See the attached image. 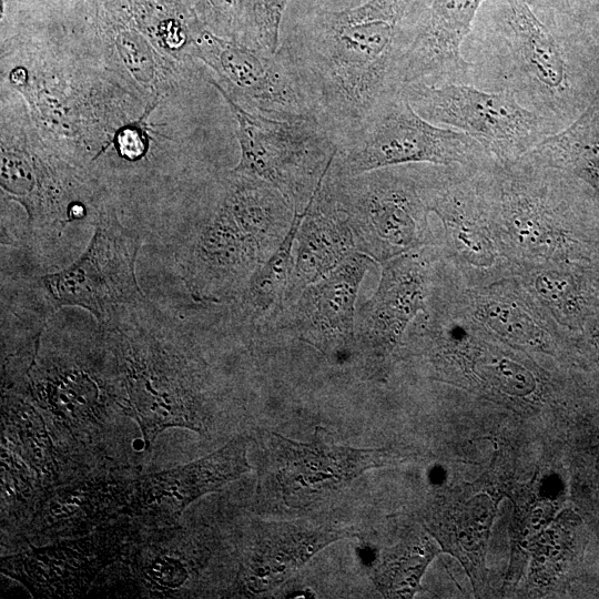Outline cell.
<instances>
[{
  "mask_svg": "<svg viewBox=\"0 0 599 599\" xmlns=\"http://www.w3.org/2000/svg\"><path fill=\"white\" fill-rule=\"evenodd\" d=\"M139 236L124 227L113 212H104L84 254L69 267L42 277L58 306L90 311L105 323L140 301L134 265Z\"/></svg>",
  "mask_w": 599,
  "mask_h": 599,
  "instance_id": "52a82bcc",
  "label": "cell"
},
{
  "mask_svg": "<svg viewBox=\"0 0 599 599\" xmlns=\"http://www.w3.org/2000/svg\"><path fill=\"white\" fill-rule=\"evenodd\" d=\"M369 262L366 254L354 252L303 293L301 314L324 352L344 353L355 344V304Z\"/></svg>",
  "mask_w": 599,
  "mask_h": 599,
  "instance_id": "5bb4252c",
  "label": "cell"
},
{
  "mask_svg": "<svg viewBox=\"0 0 599 599\" xmlns=\"http://www.w3.org/2000/svg\"><path fill=\"white\" fill-rule=\"evenodd\" d=\"M205 57L241 92L255 113L278 120L314 119L293 73L278 53L241 47L207 34Z\"/></svg>",
  "mask_w": 599,
  "mask_h": 599,
  "instance_id": "7c38bea8",
  "label": "cell"
},
{
  "mask_svg": "<svg viewBox=\"0 0 599 599\" xmlns=\"http://www.w3.org/2000/svg\"><path fill=\"white\" fill-rule=\"evenodd\" d=\"M298 211L294 210V215L282 241L251 282L250 291L254 304L262 308H268L276 300L281 298L287 284L292 270L294 243L307 214L308 203L301 212Z\"/></svg>",
  "mask_w": 599,
  "mask_h": 599,
  "instance_id": "603a6c76",
  "label": "cell"
},
{
  "mask_svg": "<svg viewBox=\"0 0 599 599\" xmlns=\"http://www.w3.org/2000/svg\"><path fill=\"white\" fill-rule=\"evenodd\" d=\"M487 319L497 332L515 339L529 341L538 333L536 324L527 314L507 304L489 306Z\"/></svg>",
  "mask_w": 599,
  "mask_h": 599,
  "instance_id": "d4e9b609",
  "label": "cell"
},
{
  "mask_svg": "<svg viewBox=\"0 0 599 599\" xmlns=\"http://www.w3.org/2000/svg\"><path fill=\"white\" fill-rule=\"evenodd\" d=\"M430 0H365L322 11L283 40L278 55L312 115L339 141L385 95L400 70Z\"/></svg>",
  "mask_w": 599,
  "mask_h": 599,
  "instance_id": "6da1fadb",
  "label": "cell"
},
{
  "mask_svg": "<svg viewBox=\"0 0 599 599\" xmlns=\"http://www.w3.org/2000/svg\"><path fill=\"white\" fill-rule=\"evenodd\" d=\"M132 479L88 475L50 489L26 532L42 542L88 535L124 514Z\"/></svg>",
  "mask_w": 599,
  "mask_h": 599,
  "instance_id": "4fadbf2b",
  "label": "cell"
},
{
  "mask_svg": "<svg viewBox=\"0 0 599 599\" xmlns=\"http://www.w3.org/2000/svg\"><path fill=\"white\" fill-rule=\"evenodd\" d=\"M400 92L422 118L466 133L489 155L505 162L518 160L560 131L506 91L413 82L402 85Z\"/></svg>",
  "mask_w": 599,
  "mask_h": 599,
  "instance_id": "277c9868",
  "label": "cell"
},
{
  "mask_svg": "<svg viewBox=\"0 0 599 599\" xmlns=\"http://www.w3.org/2000/svg\"><path fill=\"white\" fill-rule=\"evenodd\" d=\"M535 11L569 17L571 0H528Z\"/></svg>",
  "mask_w": 599,
  "mask_h": 599,
  "instance_id": "f1b7e54d",
  "label": "cell"
},
{
  "mask_svg": "<svg viewBox=\"0 0 599 599\" xmlns=\"http://www.w3.org/2000/svg\"><path fill=\"white\" fill-rule=\"evenodd\" d=\"M536 287L542 296L551 301L568 298L572 293V282L568 276L558 273L539 276Z\"/></svg>",
  "mask_w": 599,
  "mask_h": 599,
  "instance_id": "4316f807",
  "label": "cell"
},
{
  "mask_svg": "<svg viewBox=\"0 0 599 599\" xmlns=\"http://www.w3.org/2000/svg\"><path fill=\"white\" fill-rule=\"evenodd\" d=\"M81 372L58 374L47 379L44 390L39 392L42 407L47 410L53 428L75 437L93 433L102 426L105 407L98 388Z\"/></svg>",
  "mask_w": 599,
  "mask_h": 599,
  "instance_id": "ffe728a7",
  "label": "cell"
},
{
  "mask_svg": "<svg viewBox=\"0 0 599 599\" xmlns=\"http://www.w3.org/2000/svg\"><path fill=\"white\" fill-rule=\"evenodd\" d=\"M496 376L501 386L512 394L525 395L534 387L530 374L515 363L502 361L496 366Z\"/></svg>",
  "mask_w": 599,
  "mask_h": 599,
  "instance_id": "484cf974",
  "label": "cell"
},
{
  "mask_svg": "<svg viewBox=\"0 0 599 599\" xmlns=\"http://www.w3.org/2000/svg\"><path fill=\"white\" fill-rule=\"evenodd\" d=\"M174 525L142 535L118 561L130 589L139 597L166 598L182 593L193 571L191 550Z\"/></svg>",
  "mask_w": 599,
  "mask_h": 599,
  "instance_id": "2e32d148",
  "label": "cell"
},
{
  "mask_svg": "<svg viewBox=\"0 0 599 599\" xmlns=\"http://www.w3.org/2000/svg\"><path fill=\"white\" fill-rule=\"evenodd\" d=\"M530 153L549 166L572 170L599 191V92L571 123Z\"/></svg>",
  "mask_w": 599,
  "mask_h": 599,
  "instance_id": "d6986e66",
  "label": "cell"
},
{
  "mask_svg": "<svg viewBox=\"0 0 599 599\" xmlns=\"http://www.w3.org/2000/svg\"><path fill=\"white\" fill-rule=\"evenodd\" d=\"M49 425L30 404L2 400V445L17 454L38 476L47 493L62 484L63 456Z\"/></svg>",
  "mask_w": 599,
  "mask_h": 599,
  "instance_id": "ac0fdd59",
  "label": "cell"
},
{
  "mask_svg": "<svg viewBox=\"0 0 599 599\" xmlns=\"http://www.w3.org/2000/svg\"><path fill=\"white\" fill-rule=\"evenodd\" d=\"M379 465L380 450L334 444L318 429L311 443L272 432L264 436L257 493L286 508H306Z\"/></svg>",
  "mask_w": 599,
  "mask_h": 599,
  "instance_id": "8992f818",
  "label": "cell"
},
{
  "mask_svg": "<svg viewBox=\"0 0 599 599\" xmlns=\"http://www.w3.org/2000/svg\"><path fill=\"white\" fill-rule=\"evenodd\" d=\"M123 359L129 405L146 448L166 428L205 429L201 405L170 358L154 351H133Z\"/></svg>",
  "mask_w": 599,
  "mask_h": 599,
  "instance_id": "30bf717a",
  "label": "cell"
},
{
  "mask_svg": "<svg viewBox=\"0 0 599 599\" xmlns=\"http://www.w3.org/2000/svg\"><path fill=\"white\" fill-rule=\"evenodd\" d=\"M111 522L84 536L50 541L2 557L1 572L22 583L34 598H79L94 579L125 554L141 530Z\"/></svg>",
  "mask_w": 599,
  "mask_h": 599,
  "instance_id": "ba28073f",
  "label": "cell"
},
{
  "mask_svg": "<svg viewBox=\"0 0 599 599\" xmlns=\"http://www.w3.org/2000/svg\"><path fill=\"white\" fill-rule=\"evenodd\" d=\"M226 99L237 121L241 149L234 173L267 182L298 210L307 185L333 161L338 140L315 119H272Z\"/></svg>",
  "mask_w": 599,
  "mask_h": 599,
  "instance_id": "5b68a950",
  "label": "cell"
},
{
  "mask_svg": "<svg viewBox=\"0 0 599 599\" xmlns=\"http://www.w3.org/2000/svg\"><path fill=\"white\" fill-rule=\"evenodd\" d=\"M461 54L469 85L509 92L559 130L582 112L593 84L568 18L528 0H485Z\"/></svg>",
  "mask_w": 599,
  "mask_h": 599,
  "instance_id": "7a4b0ae2",
  "label": "cell"
},
{
  "mask_svg": "<svg viewBox=\"0 0 599 599\" xmlns=\"http://www.w3.org/2000/svg\"><path fill=\"white\" fill-rule=\"evenodd\" d=\"M332 163L321 175L300 229L294 276L298 284L311 285L333 271L349 255L353 232L322 187Z\"/></svg>",
  "mask_w": 599,
  "mask_h": 599,
  "instance_id": "e0dca14e",
  "label": "cell"
},
{
  "mask_svg": "<svg viewBox=\"0 0 599 599\" xmlns=\"http://www.w3.org/2000/svg\"><path fill=\"white\" fill-rule=\"evenodd\" d=\"M489 161L485 149L466 133L422 118L399 89L380 99L339 139L328 173L353 176L409 164L479 166Z\"/></svg>",
  "mask_w": 599,
  "mask_h": 599,
  "instance_id": "3957f363",
  "label": "cell"
},
{
  "mask_svg": "<svg viewBox=\"0 0 599 599\" xmlns=\"http://www.w3.org/2000/svg\"><path fill=\"white\" fill-rule=\"evenodd\" d=\"M47 490L34 471L12 450L1 446V522L28 525L40 508Z\"/></svg>",
  "mask_w": 599,
  "mask_h": 599,
  "instance_id": "7402d4cb",
  "label": "cell"
},
{
  "mask_svg": "<svg viewBox=\"0 0 599 599\" xmlns=\"http://www.w3.org/2000/svg\"><path fill=\"white\" fill-rule=\"evenodd\" d=\"M250 441L237 436L205 457L133 479L124 515L148 527L174 525L196 499L251 470Z\"/></svg>",
  "mask_w": 599,
  "mask_h": 599,
  "instance_id": "9c48e42d",
  "label": "cell"
},
{
  "mask_svg": "<svg viewBox=\"0 0 599 599\" xmlns=\"http://www.w3.org/2000/svg\"><path fill=\"white\" fill-rule=\"evenodd\" d=\"M484 1L430 0L405 54L402 85L468 84V64L461 47Z\"/></svg>",
  "mask_w": 599,
  "mask_h": 599,
  "instance_id": "8fae6325",
  "label": "cell"
},
{
  "mask_svg": "<svg viewBox=\"0 0 599 599\" xmlns=\"http://www.w3.org/2000/svg\"><path fill=\"white\" fill-rule=\"evenodd\" d=\"M416 295L415 281L390 285L384 275L376 294L358 312L356 336L362 348L363 343L377 344L394 337L415 307Z\"/></svg>",
  "mask_w": 599,
  "mask_h": 599,
  "instance_id": "44dd1931",
  "label": "cell"
},
{
  "mask_svg": "<svg viewBox=\"0 0 599 599\" xmlns=\"http://www.w3.org/2000/svg\"><path fill=\"white\" fill-rule=\"evenodd\" d=\"M348 536L343 530L266 524L243 554L238 580L251 592L270 590L284 582L316 551Z\"/></svg>",
  "mask_w": 599,
  "mask_h": 599,
  "instance_id": "9a60e30c",
  "label": "cell"
},
{
  "mask_svg": "<svg viewBox=\"0 0 599 599\" xmlns=\"http://www.w3.org/2000/svg\"><path fill=\"white\" fill-rule=\"evenodd\" d=\"M288 0H250V14L256 48L275 54L281 40L280 30Z\"/></svg>",
  "mask_w": 599,
  "mask_h": 599,
  "instance_id": "cb8c5ba5",
  "label": "cell"
},
{
  "mask_svg": "<svg viewBox=\"0 0 599 599\" xmlns=\"http://www.w3.org/2000/svg\"><path fill=\"white\" fill-rule=\"evenodd\" d=\"M119 148L121 154L128 159H136L141 156L145 150L142 135L134 129H128L121 132Z\"/></svg>",
  "mask_w": 599,
  "mask_h": 599,
  "instance_id": "83f0119b",
  "label": "cell"
}]
</instances>
